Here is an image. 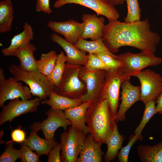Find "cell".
<instances>
[{"instance_id":"ac0fdd59","label":"cell","mask_w":162,"mask_h":162,"mask_svg":"<svg viewBox=\"0 0 162 162\" xmlns=\"http://www.w3.org/2000/svg\"><path fill=\"white\" fill-rule=\"evenodd\" d=\"M82 20L84 26L81 38H90L92 40L101 38L105 26L104 17H98L95 14H84Z\"/></svg>"},{"instance_id":"d6a6232c","label":"cell","mask_w":162,"mask_h":162,"mask_svg":"<svg viewBox=\"0 0 162 162\" xmlns=\"http://www.w3.org/2000/svg\"><path fill=\"white\" fill-rule=\"evenodd\" d=\"M142 139L143 136L142 134H131L129 138L128 144L126 146L122 147L120 149L117 157L118 161L128 162L129 154L132 146L137 140H142Z\"/></svg>"},{"instance_id":"ffe728a7","label":"cell","mask_w":162,"mask_h":162,"mask_svg":"<svg viewBox=\"0 0 162 162\" xmlns=\"http://www.w3.org/2000/svg\"><path fill=\"white\" fill-rule=\"evenodd\" d=\"M37 132L31 130L29 136L21 143L28 146L40 156L43 155L47 156L52 149L59 143L55 139H47L40 137L38 135Z\"/></svg>"},{"instance_id":"5b68a950","label":"cell","mask_w":162,"mask_h":162,"mask_svg":"<svg viewBox=\"0 0 162 162\" xmlns=\"http://www.w3.org/2000/svg\"><path fill=\"white\" fill-rule=\"evenodd\" d=\"M80 66L66 62L62 78L55 92L71 99H79L86 93V84L79 76Z\"/></svg>"},{"instance_id":"7402d4cb","label":"cell","mask_w":162,"mask_h":162,"mask_svg":"<svg viewBox=\"0 0 162 162\" xmlns=\"http://www.w3.org/2000/svg\"><path fill=\"white\" fill-rule=\"evenodd\" d=\"M37 50L35 46L31 44L17 50L13 56L18 58L20 62L19 67L21 70L28 72L38 71L37 60L34 56Z\"/></svg>"},{"instance_id":"484cf974","label":"cell","mask_w":162,"mask_h":162,"mask_svg":"<svg viewBox=\"0 0 162 162\" xmlns=\"http://www.w3.org/2000/svg\"><path fill=\"white\" fill-rule=\"evenodd\" d=\"M74 45L79 49L88 52V54L105 53L117 59V55L110 52L105 44L102 38L91 41L80 38Z\"/></svg>"},{"instance_id":"ba28073f","label":"cell","mask_w":162,"mask_h":162,"mask_svg":"<svg viewBox=\"0 0 162 162\" xmlns=\"http://www.w3.org/2000/svg\"><path fill=\"white\" fill-rule=\"evenodd\" d=\"M134 76L140 84V99L144 104L150 100L155 101L162 92V76L149 69L143 70Z\"/></svg>"},{"instance_id":"ab89813d","label":"cell","mask_w":162,"mask_h":162,"mask_svg":"<svg viewBox=\"0 0 162 162\" xmlns=\"http://www.w3.org/2000/svg\"><path fill=\"white\" fill-rule=\"evenodd\" d=\"M155 101V113L162 114V92Z\"/></svg>"},{"instance_id":"cb8c5ba5","label":"cell","mask_w":162,"mask_h":162,"mask_svg":"<svg viewBox=\"0 0 162 162\" xmlns=\"http://www.w3.org/2000/svg\"><path fill=\"white\" fill-rule=\"evenodd\" d=\"M42 104H46L53 110H65L80 105L82 103L79 99H71L57 94L54 92H52L48 99L40 101Z\"/></svg>"},{"instance_id":"74e56055","label":"cell","mask_w":162,"mask_h":162,"mask_svg":"<svg viewBox=\"0 0 162 162\" xmlns=\"http://www.w3.org/2000/svg\"><path fill=\"white\" fill-rule=\"evenodd\" d=\"M26 133L21 129V125L17 128L15 129L11 133V141L21 143L24 141L26 139Z\"/></svg>"},{"instance_id":"9c48e42d","label":"cell","mask_w":162,"mask_h":162,"mask_svg":"<svg viewBox=\"0 0 162 162\" xmlns=\"http://www.w3.org/2000/svg\"><path fill=\"white\" fill-rule=\"evenodd\" d=\"M120 68L107 71L99 96L107 100L113 116L117 112L120 87L124 80Z\"/></svg>"},{"instance_id":"f1b7e54d","label":"cell","mask_w":162,"mask_h":162,"mask_svg":"<svg viewBox=\"0 0 162 162\" xmlns=\"http://www.w3.org/2000/svg\"><path fill=\"white\" fill-rule=\"evenodd\" d=\"M57 56L54 50L42 53L40 59L37 60L38 71L46 76L50 74L55 65Z\"/></svg>"},{"instance_id":"83f0119b","label":"cell","mask_w":162,"mask_h":162,"mask_svg":"<svg viewBox=\"0 0 162 162\" xmlns=\"http://www.w3.org/2000/svg\"><path fill=\"white\" fill-rule=\"evenodd\" d=\"M67 56L61 51L58 55L56 63L52 72L46 77L49 81L56 87L59 85L62 78L67 62Z\"/></svg>"},{"instance_id":"f35d334b","label":"cell","mask_w":162,"mask_h":162,"mask_svg":"<svg viewBox=\"0 0 162 162\" xmlns=\"http://www.w3.org/2000/svg\"><path fill=\"white\" fill-rule=\"evenodd\" d=\"M61 149V145L60 143L55 147L51 150L48 157V162H62L60 152Z\"/></svg>"},{"instance_id":"4dcf8cb0","label":"cell","mask_w":162,"mask_h":162,"mask_svg":"<svg viewBox=\"0 0 162 162\" xmlns=\"http://www.w3.org/2000/svg\"><path fill=\"white\" fill-rule=\"evenodd\" d=\"M127 13L124 18V22L129 23L140 20L141 10L138 0H125Z\"/></svg>"},{"instance_id":"7a4b0ae2","label":"cell","mask_w":162,"mask_h":162,"mask_svg":"<svg viewBox=\"0 0 162 162\" xmlns=\"http://www.w3.org/2000/svg\"><path fill=\"white\" fill-rule=\"evenodd\" d=\"M85 119L90 134L95 140L106 144L116 122L107 99L99 96L91 101L86 113Z\"/></svg>"},{"instance_id":"4316f807","label":"cell","mask_w":162,"mask_h":162,"mask_svg":"<svg viewBox=\"0 0 162 162\" xmlns=\"http://www.w3.org/2000/svg\"><path fill=\"white\" fill-rule=\"evenodd\" d=\"M13 3L10 0H2L0 2V33L10 31L14 18Z\"/></svg>"},{"instance_id":"836d02e7","label":"cell","mask_w":162,"mask_h":162,"mask_svg":"<svg viewBox=\"0 0 162 162\" xmlns=\"http://www.w3.org/2000/svg\"><path fill=\"white\" fill-rule=\"evenodd\" d=\"M88 60L84 67L90 70L101 69L109 71L110 69L104 63L101 59L94 54H88Z\"/></svg>"},{"instance_id":"8992f818","label":"cell","mask_w":162,"mask_h":162,"mask_svg":"<svg viewBox=\"0 0 162 162\" xmlns=\"http://www.w3.org/2000/svg\"><path fill=\"white\" fill-rule=\"evenodd\" d=\"M86 135L71 126L61 134L62 162H77Z\"/></svg>"},{"instance_id":"7bdbcfd3","label":"cell","mask_w":162,"mask_h":162,"mask_svg":"<svg viewBox=\"0 0 162 162\" xmlns=\"http://www.w3.org/2000/svg\"><path fill=\"white\" fill-rule=\"evenodd\" d=\"M158 0L160 1H162V0Z\"/></svg>"},{"instance_id":"f546056e","label":"cell","mask_w":162,"mask_h":162,"mask_svg":"<svg viewBox=\"0 0 162 162\" xmlns=\"http://www.w3.org/2000/svg\"><path fill=\"white\" fill-rule=\"evenodd\" d=\"M145 104V108L141 121L134 131L136 135L142 134L141 133L146 124L156 113L155 101L150 100Z\"/></svg>"},{"instance_id":"60d3db41","label":"cell","mask_w":162,"mask_h":162,"mask_svg":"<svg viewBox=\"0 0 162 162\" xmlns=\"http://www.w3.org/2000/svg\"><path fill=\"white\" fill-rule=\"evenodd\" d=\"M107 4L115 6L123 4L125 0H103Z\"/></svg>"},{"instance_id":"b9f144b4","label":"cell","mask_w":162,"mask_h":162,"mask_svg":"<svg viewBox=\"0 0 162 162\" xmlns=\"http://www.w3.org/2000/svg\"><path fill=\"white\" fill-rule=\"evenodd\" d=\"M5 76L4 73V71L2 68H0V81H2L4 80Z\"/></svg>"},{"instance_id":"603a6c76","label":"cell","mask_w":162,"mask_h":162,"mask_svg":"<svg viewBox=\"0 0 162 162\" xmlns=\"http://www.w3.org/2000/svg\"><path fill=\"white\" fill-rule=\"evenodd\" d=\"M116 122L115 123L112 132L106 140L107 149L104 157L105 162H110L116 159L125 140V136L119 133Z\"/></svg>"},{"instance_id":"1f68e13d","label":"cell","mask_w":162,"mask_h":162,"mask_svg":"<svg viewBox=\"0 0 162 162\" xmlns=\"http://www.w3.org/2000/svg\"><path fill=\"white\" fill-rule=\"evenodd\" d=\"M14 142L9 141L6 142L5 148L0 156V162H14L21 157L20 149L14 147Z\"/></svg>"},{"instance_id":"8d00e7d4","label":"cell","mask_w":162,"mask_h":162,"mask_svg":"<svg viewBox=\"0 0 162 162\" xmlns=\"http://www.w3.org/2000/svg\"><path fill=\"white\" fill-rule=\"evenodd\" d=\"M35 10L37 12H43L48 14L52 13L50 6V0H36Z\"/></svg>"},{"instance_id":"9a60e30c","label":"cell","mask_w":162,"mask_h":162,"mask_svg":"<svg viewBox=\"0 0 162 162\" xmlns=\"http://www.w3.org/2000/svg\"><path fill=\"white\" fill-rule=\"evenodd\" d=\"M47 26L52 30L62 35L67 41L74 45L81 38L84 28V24L70 19L60 22L50 21Z\"/></svg>"},{"instance_id":"7c38bea8","label":"cell","mask_w":162,"mask_h":162,"mask_svg":"<svg viewBox=\"0 0 162 162\" xmlns=\"http://www.w3.org/2000/svg\"><path fill=\"white\" fill-rule=\"evenodd\" d=\"M68 4H75L88 8L94 11L97 16L106 17L109 22L117 20L120 15L114 6L108 4L103 0H57L53 7L60 8Z\"/></svg>"},{"instance_id":"2e32d148","label":"cell","mask_w":162,"mask_h":162,"mask_svg":"<svg viewBox=\"0 0 162 162\" xmlns=\"http://www.w3.org/2000/svg\"><path fill=\"white\" fill-rule=\"evenodd\" d=\"M51 40L59 45L65 52L67 63L74 65L84 66L88 58L86 52L79 49L60 35L53 33L50 37Z\"/></svg>"},{"instance_id":"d4e9b609","label":"cell","mask_w":162,"mask_h":162,"mask_svg":"<svg viewBox=\"0 0 162 162\" xmlns=\"http://www.w3.org/2000/svg\"><path fill=\"white\" fill-rule=\"evenodd\" d=\"M137 148L141 162H162V141L152 146L140 145Z\"/></svg>"},{"instance_id":"d590c367","label":"cell","mask_w":162,"mask_h":162,"mask_svg":"<svg viewBox=\"0 0 162 162\" xmlns=\"http://www.w3.org/2000/svg\"><path fill=\"white\" fill-rule=\"evenodd\" d=\"M103 61L105 64L110 69L120 68L119 61L112 56L105 53L95 54Z\"/></svg>"},{"instance_id":"8fae6325","label":"cell","mask_w":162,"mask_h":162,"mask_svg":"<svg viewBox=\"0 0 162 162\" xmlns=\"http://www.w3.org/2000/svg\"><path fill=\"white\" fill-rule=\"evenodd\" d=\"M40 101L38 97L26 100H22L20 98L10 100L2 107L0 113V125L7 122L10 123L15 118L22 114L35 112Z\"/></svg>"},{"instance_id":"e0dca14e","label":"cell","mask_w":162,"mask_h":162,"mask_svg":"<svg viewBox=\"0 0 162 162\" xmlns=\"http://www.w3.org/2000/svg\"><path fill=\"white\" fill-rule=\"evenodd\" d=\"M103 143L96 141L91 134L86 137L77 162H102L104 152L101 149Z\"/></svg>"},{"instance_id":"4fadbf2b","label":"cell","mask_w":162,"mask_h":162,"mask_svg":"<svg viewBox=\"0 0 162 162\" xmlns=\"http://www.w3.org/2000/svg\"><path fill=\"white\" fill-rule=\"evenodd\" d=\"M32 94L29 87L24 86L14 77L0 81V107H2L8 100L20 98L22 100L30 99Z\"/></svg>"},{"instance_id":"3957f363","label":"cell","mask_w":162,"mask_h":162,"mask_svg":"<svg viewBox=\"0 0 162 162\" xmlns=\"http://www.w3.org/2000/svg\"><path fill=\"white\" fill-rule=\"evenodd\" d=\"M11 74L18 81L26 84L33 96L37 97L40 101L49 97L51 93L55 92L56 87L45 76L38 71L28 72L20 69L13 64L9 68Z\"/></svg>"},{"instance_id":"e575fe53","label":"cell","mask_w":162,"mask_h":162,"mask_svg":"<svg viewBox=\"0 0 162 162\" xmlns=\"http://www.w3.org/2000/svg\"><path fill=\"white\" fill-rule=\"evenodd\" d=\"M21 153L20 158L21 162H39L40 155L34 152L27 146L20 143V149Z\"/></svg>"},{"instance_id":"277c9868","label":"cell","mask_w":162,"mask_h":162,"mask_svg":"<svg viewBox=\"0 0 162 162\" xmlns=\"http://www.w3.org/2000/svg\"><path fill=\"white\" fill-rule=\"evenodd\" d=\"M121 64L120 68L124 80L130 79L146 68L158 65L162 62L149 50L142 51L139 53L127 52L117 55Z\"/></svg>"},{"instance_id":"d6986e66","label":"cell","mask_w":162,"mask_h":162,"mask_svg":"<svg viewBox=\"0 0 162 162\" xmlns=\"http://www.w3.org/2000/svg\"><path fill=\"white\" fill-rule=\"evenodd\" d=\"M91 101L82 103L74 107L64 111L65 116L71 123V126L82 131L86 134L90 133L86 125L85 116Z\"/></svg>"},{"instance_id":"5bb4252c","label":"cell","mask_w":162,"mask_h":162,"mask_svg":"<svg viewBox=\"0 0 162 162\" xmlns=\"http://www.w3.org/2000/svg\"><path fill=\"white\" fill-rule=\"evenodd\" d=\"M121 87V102L116 116V122L125 121L127 111L136 102L140 100V86L132 84L130 79L124 80Z\"/></svg>"},{"instance_id":"52a82bcc","label":"cell","mask_w":162,"mask_h":162,"mask_svg":"<svg viewBox=\"0 0 162 162\" xmlns=\"http://www.w3.org/2000/svg\"><path fill=\"white\" fill-rule=\"evenodd\" d=\"M107 71L90 70L80 66L79 76L86 86V93L79 98L82 102L92 101L98 98L103 87Z\"/></svg>"},{"instance_id":"44dd1931","label":"cell","mask_w":162,"mask_h":162,"mask_svg":"<svg viewBox=\"0 0 162 162\" xmlns=\"http://www.w3.org/2000/svg\"><path fill=\"white\" fill-rule=\"evenodd\" d=\"M34 38V32L31 26L25 22L23 31L14 35L11 39L9 46L1 50L2 53L5 56H12L17 50L30 43Z\"/></svg>"},{"instance_id":"6da1fadb","label":"cell","mask_w":162,"mask_h":162,"mask_svg":"<svg viewBox=\"0 0 162 162\" xmlns=\"http://www.w3.org/2000/svg\"><path fill=\"white\" fill-rule=\"evenodd\" d=\"M102 38L113 54L117 52L120 47L126 46L141 51L149 50L155 53L160 40L159 35L151 30L147 19L129 23L118 20L109 22L104 26Z\"/></svg>"},{"instance_id":"30bf717a","label":"cell","mask_w":162,"mask_h":162,"mask_svg":"<svg viewBox=\"0 0 162 162\" xmlns=\"http://www.w3.org/2000/svg\"><path fill=\"white\" fill-rule=\"evenodd\" d=\"M47 118L41 122H35L29 127L31 130L42 131L45 138L54 139L56 131L62 128L65 131L68 125H71L70 121L65 116L62 110L50 108L46 112Z\"/></svg>"}]
</instances>
